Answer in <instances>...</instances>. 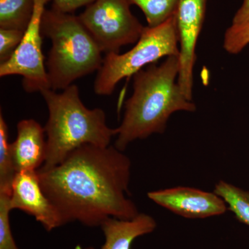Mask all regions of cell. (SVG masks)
I'll use <instances>...</instances> for the list:
<instances>
[{
  "label": "cell",
  "instance_id": "1",
  "mask_svg": "<svg viewBox=\"0 0 249 249\" xmlns=\"http://www.w3.org/2000/svg\"><path fill=\"white\" fill-rule=\"evenodd\" d=\"M41 186L62 218L64 225L79 222L101 227L109 217L131 219L139 212L126 197L131 160L115 146L85 144L60 164L37 170Z\"/></svg>",
  "mask_w": 249,
  "mask_h": 249
},
{
  "label": "cell",
  "instance_id": "2",
  "mask_svg": "<svg viewBox=\"0 0 249 249\" xmlns=\"http://www.w3.org/2000/svg\"><path fill=\"white\" fill-rule=\"evenodd\" d=\"M178 56L172 55L160 65H150L134 75V91L126 101L114 146L124 152L130 142L153 134H163L170 116L178 111L193 112L196 106L183 94L177 78Z\"/></svg>",
  "mask_w": 249,
  "mask_h": 249
},
{
  "label": "cell",
  "instance_id": "3",
  "mask_svg": "<svg viewBox=\"0 0 249 249\" xmlns=\"http://www.w3.org/2000/svg\"><path fill=\"white\" fill-rule=\"evenodd\" d=\"M49 110L45 126L47 155L40 168L49 169L62 163L78 147L91 144L107 147L117 129L109 128L105 111L85 107L79 89L71 85L61 93L52 89L41 91Z\"/></svg>",
  "mask_w": 249,
  "mask_h": 249
},
{
  "label": "cell",
  "instance_id": "4",
  "mask_svg": "<svg viewBox=\"0 0 249 249\" xmlns=\"http://www.w3.org/2000/svg\"><path fill=\"white\" fill-rule=\"evenodd\" d=\"M41 30L52 42L46 63L51 89H65L101 69L103 52L78 16L45 9Z\"/></svg>",
  "mask_w": 249,
  "mask_h": 249
},
{
  "label": "cell",
  "instance_id": "5",
  "mask_svg": "<svg viewBox=\"0 0 249 249\" xmlns=\"http://www.w3.org/2000/svg\"><path fill=\"white\" fill-rule=\"evenodd\" d=\"M176 19L174 15L157 27H145L135 46L124 54H106L94 81L96 94L109 96L124 78L165 56H179Z\"/></svg>",
  "mask_w": 249,
  "mask_h": 249
},
{
  "label": "cell",
  "instance_id": "6",
  "mask_svg": "<svg viewBox=\"0 0 249 249\" xmlns=\"http://www.w3.org/2000/svg\"><path fill=\"white\" fill-rule=\"evenodd\" d=\"M130 6L128 0H95L78 16L103 53H119L140 38L145 27Z\"/></svg>",
  "mask_w": 249,
  "mask_h": 249
},
{
  "label": "cell",
  "instance_id": "7",
  "mask_svg": "<svg viewBox=\"0 0 249 249\" xmlns=\"http://www.w3.org/2000/svg\"><path fill=\"white\" fill-rule=\"evenodd\" d=\"M51 0H35L34 15L24 31L22 42L8 61L0 64V77L19 75L28 93L51 89L45 56L42 53L41 21L45 6Z\"/></svg>",
  "mask_w": 249,
  "mask_h": 249
},
{
  "label": "cell",
  "instance_id": "8",
  "mask_svg": "<svg viewBox=\"0 0 249 249\" xmlns=\"http://www.w3.org/2000/svg\"><path fill=\"white\" fill-rule=\"evenodd\" d=\"M206 1L207 0H179L175 14L180 45L178 83L183 94L191 101L196 46L204 24Z\"/></svg>",
  "mask_w": 249,
  "mask_h": 249
},
{
  "label": "cell",
  "instance_id": "9",
  "mask_svg": "<svg viewBox=\"0 0 249 249\" xmlns=\"http://www.w3.org/2000/svg\"><path fill=\"white\" fill-rule=\"evenodd\" d=\"M149 199L174 213L189 219H204L225 213L228 206L215 193L178 186L149 192Z\"/></svg>",
  "mask_w": 249,
  "mask_h": 249
},
{
  "label": "cell",
  "instance_id": "10",
  "mask_svg": "<svg viewBox=\"0 0 249 249\" xmlns=\"http://www.w3.org/2000/svg\"><path fill=\"white\" fill-rule=\"evenodd\" d=\"M10 207L34 216L47 231L64 225L58 211L42 190L37 171L16 174L10 195Z\"/></svg>",
  "mask_w": 249,
  "mask_h": 249
},
{
  "label": "cell",
  "instance_id": "11",
  "mask_svg": "<svg viewBox=\"0 0 249 249\" xmlns=\"http://www.w3.org/2000/svg\"><path fill=\"white\" fill-rule=\"evenodd\" d=\"M17 129V138L11 143L15 168L17 173L37 171L47 155L45 127L34 119H24L18 123Z\"/></svg>",
  "mask_w": 249,
  "mask_h": 249
},
{
  "label": "cell",
  "instance_id": "12",
  "mask_svg": "<svg viewBox=\"0 0 249 249\" xmlns=\"http://www.w3.org/2000/svg\"><path fill=\"white\" fill-rule=\"evenodd\" d=\"M106 242L99 249H131L137 237L151 233L157 227V222L152 216L139 213L131 219L109 217L101 227ZM84 249H96L88 247Z\"/></svg>",
  "mask_w": 249,
  "mask_h": 249
},
{
  "label": "cell",
  "instance_id": "13",
  "mask_svg": "<svg viewBox=\"0 0 249 249\" xmlns=\"http://www.w3.org/2000/svg\"><path fill=\"white\" fill-rule=\"evenodd\" d=\"M35 8V0H0V29L25 31Z\"/></svg>",
  "mask_w": 249,
  "mask_h": 249
},
{
  "label": "cell",
  "instance_id": "14",
  "mask_svg": "<svg viewBox=\"0 0 249 249\" xmlns=\"http://www.w3.org/2000/svg\"><path fill=\"white\" fill-rule=\"evenodd\" d=\"M214 193L224 199L228 209L235 214L240 222L249 226V192L220 181L215 185Z\"/></svg>",
  "mask_w": 249,
  "mask_h": 249
},
{
  "label": "cell",
  "instance_id": "15",
  "mask_svg": "<svg viewBox=\"0 0 249 249\" xmlns=\"http://www.w3.org/2000/svg\"><path fill=\"white\" fill-rule=\"evenodd\" d=\"M9 142V127L0 113V193L11 195L16 174Z\"/></svg>",
  "mask_w": 249,
  "mask_h": 249
},
{
  "label": "cell",
  "instance_id": "16",
  "mask_svg": "<svg viewBox=\"0 0 249 249\" xmlns=\"http://www.w3.org/2000/svg\"><path fill=\"white\" fill-rule=\"evenodd\" d=\"M142 10L146 19L147 27L154 28L166 22L178 9L179 0H128Z\"/></svg>",
  "mask_w": 249,
  "mask_h": 249
},
{
  "label": "cell",
  "instance_id": "17",
  "mask_svg": "<svg viewBox=\"0 0 249 249\" xmlns=\"http://www.w3.org/2000/svg\"><path fill=\"white\" fill-rule=\"evenodd\" d=\"M10 196L0 193V249H19L11 231L10 224Z\"/></svg>",
  "mask_w": 249,
  "mask_h": 249
},
{
  "label": "cell",
  "instance_id": "18",
  "mask_svg": "<svg viewBox=\"0 0 249 249\" xmlns=\"http://www.w3.org/2000/svg\"><path fill=\"white\" fill-rule=\"evenodd\" d=\"M249 45V25H231L224 35V49L229 53L237 54Z\"/></svg>",
  "mask_w": 249,
  "mask_h": 249
},
{
  "label": "cell",
  "instance_id": "19",
  "mask_svg": "<svg viewBox=\"0 0 249 249\" xmlns=\"http://www.w3.org/2000/svg\"><path fill=\"white\" fill-rule=\"evenodd\" d=\"M24 31L17 29H0V64L13 56L22 42Z\"/></svg>",
  "mask_w": 249,
  "mask_h": 249
},
{
  "label": "cell",
  "instance_id": "20",
  "mask_svg": "<svg viewBox=\"0 0 249 249\" xmlns=\"http://www.w3.org/2000/svg\"><path fill=\"white\" fill-rule=\"evenodd\" d=\"M95 0H53L52 9L65 14H73L76 10L88 6Z\"/></svg>",
  "mask_w": 249,
  "mask_h": 249
},
{
  "label": "cell",
  "instance_id": "21",
  "mask_svg": "<svg viewBox=\"0 0 249 249\" xmlns=\"http://www.w3.org/2000/svg\"><path fill=\"white\" fill-rule=\"evenodd\" d=\"M232 25H249V0H244L242 6L237 10L232 19Z\"/></svg>",
  "mask_w": 249,
  "mask_h": 249
}]
</instances>
